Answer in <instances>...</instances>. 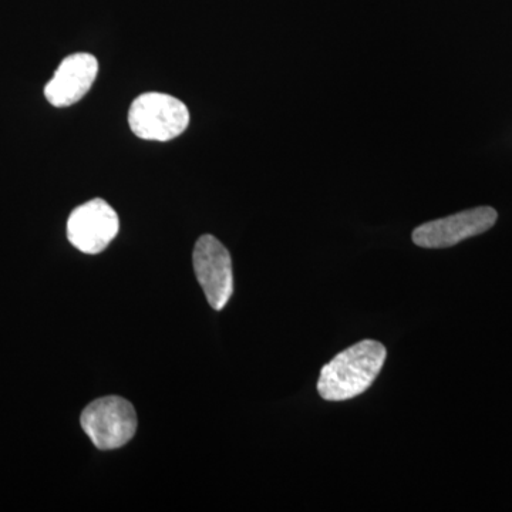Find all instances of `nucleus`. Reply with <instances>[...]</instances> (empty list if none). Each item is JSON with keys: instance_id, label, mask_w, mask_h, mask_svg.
<instances>
[{"instance_id": "nucleus-6", "label": "nucleus", "mask_w": 512, "mask_h": 512, "mask_svg": "<svg viewBox=\"0 0 512 512\" xmlns=\"http://www.w3.org/2000/svg\"><path fill=\"white\" fill-rule=\"evenodd\" d=\"M497 218V211L491 207L458 212L420 225L413 231V242L417 247L429 249L454 247L464 239L477 237L493 228Z\"/></svg>"}, {"instance_id": "nucleus-4", "label": "nucleus", "mask_w": 512, "mask_h": 512, "mask_svg": "<svg viewBox=\"0 0 512 512\" xmlns=\"http://www.w3.org/2000/svg\"><path fill=\"white\" fill-rule=\"evenodd\" d=\"M194 269L212 309L222 311L234 292L228 249L212 235H202L194 248Z\"/></svg>"}, {"instance_id": "nucleus-2", "label": "nucleus", "mask_w": 512, "mask_h": 512, "mask_svg": "<svg viewBox=\"0 0 512 512\" xmlns=\"http://www.w3.org/2000/svg\"><path fill=\"white\" fill-rule=\"evenodd\" d=\"M128 124L143 140H173L190 124V111L183 101L170 94L144 93L131 104Z\"/></svg>"}, {"instance_id": "nucleus-7", "label": "nucleus", "mask_w": 512, "mask_h": 512, "mask_svg": "<svg viewBox=\"0 0 512 512\" xmlns=\"http://www.w3.org/2000/svg\"><path fill=\"white\" fill-rule=\"evenodd\" d=\"M97 73L99 62L90 53L66 57L45 87L47 101L55 107L72 106L92 89Z\"/></svg>"}, {"instance_id": "nucleus-3", "label": "nucleus", "mask_w": 512, "mask_h": 512, "mask_svg": "<svg viewBox=\"0 0 512 512\" xmlns=\"http://www.w3.org/2000/svg\"><path fill=\"white\" fill-rule=\"evenodd\" d=\"M82 427L94 446L100 450H116L136 434V410L123 397H103L84 409Z\"/></svg>"}, {"instance_id": "nucleus-5", "label": "nucleus", "mask_w": 512, "mask_h": 512, "mask_svg": "<svg viewBox=\"0 0 512 512\" xmlns=\"http://www.w3.org/2000/svg\"><path fill=\"white\" fill-rule=\"evenodd\" d=\"M117 212L101 198L80 205L67 221V238L84 254L96 255L109 247L119 234Z\"/></svg>"}, {"instance_id": "nucleus-1", "label": "nucleus", "mask_w": 512, "mask_h": 512, "mask_svg": "<svg viewBox=\"0 0 512 512\" xmlns=\"http://www.w3.org/2000/svg\"><path fill=\"white\" fill-rule=\"evenodd\" d=\"M386 356L387 350L382 343L372 339L343 350L320 372V397L328 402H345L365 393L383 369Z\"/></svg>"}]
</instances>
